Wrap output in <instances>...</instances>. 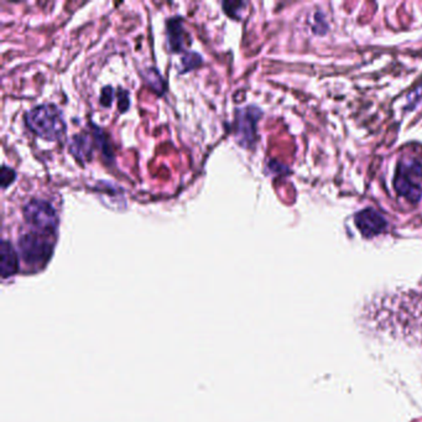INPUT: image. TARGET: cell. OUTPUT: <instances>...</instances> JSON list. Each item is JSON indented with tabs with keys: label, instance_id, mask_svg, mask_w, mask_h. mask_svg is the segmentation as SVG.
Wrapping results in <instances>:
<instances>
[{
	"label": "cell",
	"instance_id": "11",
	"mask_svg": "<svg viewBox=\"0 0 422 422\" xmlns=\"http://www.w3.org/2000/svg\"><path fill=\"white\" fill-rule=\"evenodd\" d=\"M202 56L197 54V52H187L185 56L181 58L180 74H187V72H191L195 69L199 67L202 65Z\"/></svg>",
	"mask_w": 422,
	"mask_h": 422
},
{
	"label": "cell",
	"instance_id": "15",
	"mask_svg": "<svg viewBox=\"0 0 422 422\" xmlns=\"http://www.w3.org/2000/svg\"><path fill=\"white\" fill-rule=\"evenodd\" d=\"M420 100H422V83L419 87L416 88L414 92H411L409 94V97H408V103L411 107L416 106L417 103H420Z\"/></svg>",
	"mask_w": 422,
	"mask_h": 422
},
{
	"label": "cell",
	"instance_id": "7",
	"mask_svg": "<svg viewBox=\"0 0 422 422\" xmlns=\"http://www.w3.org/2000/svg\"><path fill=\"white\" fill-rule=\"evenodd\" d=\"M166 32H168V47L175 54L186 50L187 46L191 44L187 40L188 34L184 27V21L180 16H175L166 21Z\"/></svg>",
	"mask_w": 422,
	"mask_h": 422
},
{
	"label": "cell",
	"instance_id": "6",
	"mask_svg": "<svg viewBox=\"0 0 422 422\" xmlns=\"http://www.w3.org/2000/svg\"><path fill=\"white\" fill-rule=\"evenodd\" d=\"M355 224L364 236H374L384 232L386 221L379 212L373 208H366L355 216Z\"/></svg>",
	"mask_w": 422,
	"mask_h": 422
},
{
	"label": "cell",
	"instance_id": "1",
	"mask_svg": "<svg viewBox=\"0 0 422 422\" xmlns=\"http://www.w3.org/2000/svg\"><path fill=\"white\" fill-rule=\"evenodd\" d=\"M25 124L34 134L49 142L61 140L66 133L63 112L52 103L40 104L26 113Z\"/></svg>",
	"mask_w": 422,
	"mask_h": 422
},
{
	"label": "cell",
	"instance_id": "10",
	"mask_svg": "<svg viewBox=\"0 0 422 422\" xmlns=\"http://www.w3.org/2000/svg\"><path fill=\"white\" fill-rule=\"evenodd\" d=\"M144 78L157 96H162L166 92V82L164 81L162 75L156 71V69H146Z\"/></svg>",
	"mask_w": 422,
	"mask_h": 422
},
{
	"label": "cell",
	"instance_id": "3",
	"mask_svg": "<svg viewBox=\"0 0 422 422\" xmlns=\"http://www.w3.org/2000/svg\"><path fill=\"white\" fill-rule=\"evenodd\" d=\"M263 113L258 107L247 106L238 108L234 119V134L238 144L248 149L256 142V124Z\"/></svg>",
	"mask_w": 422,
	"mask_h": 422
},
{
	"label": "cell",
	"instance_id": "13",
	"mask_svg": "<svg viewBox=\"0 0 422 422\" xmlns=\"http://www.w3.org/2000/svg\"><path fill=\"white\" fill-rule=\"evenodd\" d=\"M114 100V89L112 86H106L100 91V103L104 108H111Z\"/></svg>",
	"mask_w": 422,
	"mask_h": 422
},
{
	"label": "cell",
	"instance_id": "14",
	"mask_svg": "<svg viewBox=\"0 0 422 422\" xmlns=\"http://www.w3.org/2000/svg\"><path fill=\"white\" fill-rule=\"evenodd\" d=\"M118 107H119V112L125 113L128 109H129V107H131V100H129V93L124 91V89H119L118 92Z\"/></svg>",
	"mask_w": 422,
	"mask_h": 422
},
{
	"label": "cell",
	"instance_id": "8",
	"mask_svg": "<svg viewBox=\"0 0 422 422\" xmlns=\"http://www.w3.org/2000/svg\"><path fill=\"white\" fill-rule=\"evenodd\" d=\"M69 151L78 162H88L92 157V143L91 137L86 134H76L71 139Z\"/></svg>",
	"mask_w": 422,
	"mask_h": 422
},
{
	"label": "cell",
	"instance_id": "4",
	"mask_svg": "<svg viewBox=\"0 0 422 422\" xmlns=\"http://www.w3.org/2000/svg\"><path fill=\"white\" fill-rule=\"evenodd\" d=\"M421 164L414 160L409 164H401L397 168V177L394 182L397 192L403 196V199H409L414 203L419 202L422 197V188L414 179L421 177Z\"/></svg>",
	"mask_w": 422,
	"mask_h": 422
},
{
	"label": "cell",
	"instance_id": "5",
	"mask_svg": "<svg viewBox=\"0 0 422 422\" xmlns=\"http://www.w3.org/2000/svg\"><path fill=\"white\" fill-rule=\"evenodd\" d=\"M46 234L38 232H29L20 236L19 250L23 259L27 264H38L41 261L49 260L52 254V244Z\"/></svg>",
	"mask_w": 422,
	"mask_h": 422
},
{
	"label": "cell",
	"instance_id": "9",
	"mask_svg": "<svg viewBox=\"0 0 422 422\" xmlns=\"http://www.w3.org/2000/svg\"><path fill=\"white\" fill-rule=\"evenodd\" d=\"M18 270V258L10 242L3 241L1 243V275L8 278L16 273Z\"/></svg>",
	"mask_w": 422,
	"mask_h": 422
},
{
	"label": "cell",
	"instance_id": "12",
	"mask_svg": "<svg viewBox=\"0 0 422 422\" xmlns=\"http://www.w3.org/2000/svg\"><path fill=\"white\" fill-rule=\"evenodd\" d=\"M0 180H1V188L5 190L10 185H13L14 181L16 180V173L13 168H8L7 165H3L1 168V174H0Z\"/></svg>",
	"mask_w": 422,
	"mask_h": 422
},
{
	"label": "cell",
	"instance_id": "2",
	"mask_svg": "<svg viewBox=\"0 0 422 422\" xmlns=\"http://www.w3.org/2000/svg\"><path fill=\"white\" fill-rule=\"evenodd\" d=\"M26 223L41 234L55 233L58 228V216L50 202L45 199H32L23 208Z\"/></svg>",
	"mask_w": 422,
	"mask_h": 422
}]
</instances>
